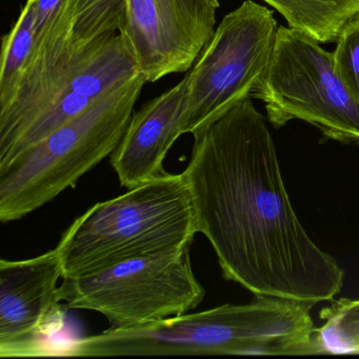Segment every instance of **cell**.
<instances>
[{
    "label": "cell",
    "mask_w": 359,
    "mask_h": 359,
    "mask_svg": "<svg viewBox=\"0 0 359 359\" xmlns=\"http://www.w3.org/2000/svg\"><path fill=\"white\" fill-rule=\"evenodd\" d=\"M182 172L196 232L222 275L254 295L316 304L341 291L344 271L309 236L291 203L274 140L252 100L192 134Z\"/></svg>",
    "instance_id": "1"
},
{
    "label": "cell",
    "mask_w": 359,
    "mask_h": 359,
    "mask_svg": "<svg viewBox=\"0 0 359 359\" xmlns=\"http://www.w3.org/2000/svg\"><path fill=\"white\" fill-rule=\"evenodd\" d=\"M314 304L255 295L133 327L110 329L70 344L66 356L310 355Z\"/></svg>",
    "instance_id": "2"
},
{
    "label": "cell",
    "mask_w": 359,
    "mask_h": 359,
    "mask_svg": "<svg viewBox=\"0 0 359 359\" xmlns=\"http://www.w3.org/2000/svg\"><path fill=\"white\" fill-rule=\"evenodd\" d=\"M196 233L184 174H163L116 198L96 203L73 222L56 247L62 278L192 245Z\"/></svg>",
    "instance_id": "3"
},
{
    "label": "cell",
    "mask_w": 359,
    "mask_h": 359,
    "mask_svg": "<svg viewBox=\"0 0 359 359\" xmlns=\"http://www.w3.org/2000/svg\"><path fill=\"white\" fill-rule=\"evenodd\" d=\"M147 81L138 73L0 168V222H15L75 188L110 156L127 131Z\"/></svg>",
    "instance_id": "4"
},
{
    "label": "cell",
    "mask_w": 359,
    "mask_h": 359,
    "mask_svg": "<svg viewBox=\"0 0 359 359\" xmlns=\"http://www.w3.org/2000/svg\"><path fill=\"white\" fill-rule=\"evenodd\" d=\"M121 32L104 35L0 107V168L138 74Z\"/></svg>",
    "instance_id": "5"
},
{
    "label": "cell",
    "mask_w": 359,
    "mask_h": 359,
    "mask_svg": "<svg viewBox=\"0 0 359 359\" xmlns=\"http://www.w3.org/2000/svg\"><path fill=\"white\" fill-rule=\"evenodd\" d=\"M190 249L187 245L154 252L66 277L58 287V297L69 309L100 313L112 329L187 314L205 296L192 270Z\"/></svg>",
    "instance_id": "6"
},
{
    "label": "cell",
    "mask_w": 359,
    "mask_h": 359,
    "mask_svg": "<svg viewBox=\"0 0 359 359\" xmlns=\"http://www.w3.org/2000/svg\"><path fill=\"white\" fill-rule=\"evenodd\" d=\"M268 8L245 0L224 16L184 77V133L193 134L257 97L276 41Z\"/></svg>",
    "instance_id": "7"
},
{
    "label": "cell",
    "mask_w": 359,
    "mask_h": 359,
    "mask_svg": "<svg viewBox=\"0 0 359 359\" xmlns=\"http://www.w3.org/2000/svg\"><path fill=\"white\" fill-rule=\"evenodd\" d=\"M276 128L298 119L336 142L359 144V102L338 76L333 53L290 27H278L258 92Z\"/></svg>",
    "instance_id": "8"
},
{
    "label": "cell",
    "mask_w": 359,
    "mask_h": 359,
    "mask_svg": "<svg viewBox=\"0 0 359 359\" xmlns=\"http://www.w3.org/2000/svg\"><path fill=\"white\" fill-rule=\"evenodd\" d=\"M218 0H125L121 33L147 83L188 72L215 32Z\"/></svg>",
    "instance_id": "9"
},
{
    "label": "cell",
    "mask_w": 359,
    "mask_h": 359,
    "mask_svg": "<svg viewBox=\"0 0 359 359\" xmlns=\"http://www.w3.org/2000/svg\"><path fill=\"white\" fill-rule=\"evenodd\" d=\"M57 249L26 260H0V357L37 356L62 325Z\"/></svg>",
    "instance_id": "10"
},
{
    "label": "cell",
    "mask_w": 359,
    "mask_h": 359,
    "mask_svg": "<svg viewBox=\"0 0 359 359\" xmlns=\"http://www.w3.org/2000/svg\"><path fill=\"white\" fill-rule=\"evenodd\" d=\"M186 88L184 79L132 115L125 135L111 154V165L128 190L167 173L163 161L174 142L186 134Z\"/></svg>",
    "instance_id": "11"
},
{
    "label": "cell",
    "mask_w": 359,
    "mask_h": 359,
    "mask_svg": "<svg viewBox=\"0 0 359 359\" xmlns=\"http://www.w3.org/2000/svg\"><path fill=\"white\" fill-rule=\"evenodd\" d=\"M287 26L320 43H337L342 31L359 18V0H264Z\"/></svg>",
    "instance_id": "12"
},
{
    "label": "cell",
    "mask_w": 359,
    "mask_h": 359,
    "mask_svg": "<svg viewBox=\"0 0 359 359\" xmlns=\"http://www.w3.org/2000/svg\"><path fill=\"white\" fill-rule=\"evenodd\" d=\"M323 320L314 327L311 354L359 355V298H341L319 313Z\"/></svg>",
    "instance_id": "13"
},
{
    "label": "cell",
    "mask_w": 359,
    "mask_h": 359,
    "mask_svg": "<svg viewBox=\"0 0 359 359\" xmlns=\"http://www.w3.org/2000/svg\"><path fill=\"white\" fill-rule=\"evenodd\" d=\"M35 43L34 20L28 4L8 34L3 37L0 56V106L7 104L22 79Z\"/></svg>",
    "instance_id": "14"
},
{
    "label": "cell",
    "mask_w": 359,
    "mask_h": 359,
    "mask_svg": "<svg viewBox=\"0 0 359 359\" xmlns=\"http://www.w3.org/2000/svg\"><path fill=\"white\" fill-rule=\"evenodd\" d=\"M333 60L338 76L359 102V18L342 31L336 43Z\"/></svg>",
    "instance_id": "15"
},
{
    "label": "cell",
    "mask_w": 359,
    "mask_h": 359,
    "mask_svg": "<svg viewBox=\"0 0 359 359\" xmlns=\"http://www.w3.org/2000/svg\"><path fill=\"white\" fill-rule=\"evenodd\" d=\"M64 0H27L34 20L35 41L43 33L48 22L53 18Z\"/></svg>",
    "instance_id": "16"
}]
</instances>
